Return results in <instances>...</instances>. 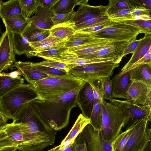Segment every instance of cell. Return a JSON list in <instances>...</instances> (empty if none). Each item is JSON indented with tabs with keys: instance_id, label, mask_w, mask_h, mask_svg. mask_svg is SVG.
I'll return each mask as SVG.
<instances>
[{
	"instance_id": "cell-1",
	"label": "cell",
	"mask_w": 151,
	"mask_h": 151,
	"mask_svg": "<svg viewBox=\"0 0 151 151\" xmlns=\"http://www.w3.org/2000/svg\"><path fill=\"white\" fill-rule=\"evenodd\" d=\"M81 88L52 99H36L30 103L46 124L54 130H60L68 125L71 110L78 106L77 95Z\"/></svg>"
},
{
	"instance_id": "cell-2",
	"label": "cell",
	"mask_w": 151,
	"mask_h": 151,
	"mask_svg": "<svg viewBox=\"0 0 151 151\" xmlns=\"http://www.w3.org/2000/svg\"><path fill=\"white\" fill-rule=\"evenodd\" d=\"M12 119L13 122L23 123L27 125L34 138L44 149L54 144L57 131L45 123L30 102L24 105Z\"/></svg>"
},
{
	"instance_id": "cell-3",
	"label": "cell",
	"mask_w": 151,
	"mask_h": 151,
	"mask_svg": "<svg viewBox=\"0 0 151 151\" xmlns=\"http://www.w3.org/2000/svg\"><path fill=\"white\" fill-rule=\"evenodd\" d=\"M86 82L77 78H66L48 77L32 85L39 100L52 99L82 87Z\"/></svg>"
},
{
	"instance_id": "cell-4",
	"label": "cell",
	"mask_w": 151,
	"mask_h": 151,
	"mask_svg": "<svg viewBox=\"0 0 151 151\" xmlns=\"http://www.w3.org/2000/svg\"><path fill=\"white\" fill-rule=\"evenodd\" d=\"M38 99L37 92L31 85L23 83L0 96V110L9 119H12L24 105Z\"/></svg>"
},
{
	"instance_id": "cell-5",
	"label": "cell",
	"mask_w": 151,
	"mask_h": 151,
	"mask_svg": "<svg viewBox=\"0 0 151 151\" xmlns=\"http://www.w3.org/2000/svg\"><path fill=\"white\" fill-rule=\"evenodd\" d=\"M102 124L101 131L103 140L112 143L124 127L126 118L121 109L110 102L102 103Z\"/></svg>"
},
{
	"instance_id": "cell-6",
	"label": "cell",
	"mask_w": 151,
	"mask_h": 151,
	"mask_svg": "<svg viewBox=\"0 0 151 151\" xmlns=\"http://www.w3.org/2000/svg\"><path fill=\"white\" fill-rule=\"evenodd\" d=\"M119 63L111 61L86 64L74 67L68 72L91 85L102 78L111 76Z\"/></svg>"
},
{
	"instance_id": "cell-7",
	"label": "cell",
	"mask_w": 151,
	"mask_h": 151,
	"mask_svg": "<svg viewBox=\"0 0 151 151\" xmlns=\"http://www.w3.org/2000/svg\"><path fill=\"white\" fill-rule=\"evenodd\" d=\"M89 33L95 38L125 41L136 40L143 32L137 27L122 22Z\"/></svg>"
},
{
	"instance_id": "cell-8",
	"label": "cell",
	"mask_w": 151,
	"mask_h": 151,
	"mask_svg": "<svg viewBox=\"0 0 151 151\" xmlns=\"http://www.w3.org/2000/svg\"><path fill=\"white\" fill-rule=\"evenodd\" d=\"M1 128L8 137L17 145L19 151H37L33 141L31 134L24 124L13 122Z\"/></svg>"
},
{
	"instance_id": "cell-9",
	"label": "cell",
	"mask_w": 151,
	"mask_h": 151,
	"mask_svg": "<svg viewBox=\"0 0 151 151\" xmlns=\"http://www.w3.org/2000/svg\"><path fill=\"white\" fill-rule=\"evenodd\" d=\"M151 117L146 116L135 124L132 132L120 151H142L151 140V129L148 128Z\"/></svg>"
},
{
	"instance_id": "cell-10",
	"label": "cell",
	"mask_w": 151,
	"mask_h": 151,
	"mask_svg": "<svg viewBox=\"0 0 151 151\" xmlns=\"http://www.w3.org/2000/svg\"><path fill=\"white\" fill-rule=\"evenodd\" d=\"M109 101V102L122 110L126 118L125 127L127 129L146 116L151 117V107L147 105H139L127 100H121L114 98Z\"/></svg>"
},
{
	"instance_id": "cell-11",
	"label": "cell",
	"mask_w": 151,
	"mask_h": 151,
	"mask_svg": "<svg viewBox=\"0 0 151 151\" xmlns=\"http://www.w3.org/2000/svg\"><path fill=\"white\" fill-rule=\"evenodd\" d=\"M5 27L6 30L0 37V73L12 69L15 62L12 33L8 27Z\"/></svg>"
},
{
	"instance_id": "cell-12",
	"label": "cell",
	"mask_w": 151,
	"mask_h": 151,
	"mask_svg": "<svg viewBox=\"0 0 151 151\" xmlns=\"http://www.w3.org/2000/svg\"><path fill=\"white\" fill-rule=\"evenodd\" d=\"M88 1L86 0L81 4L78 10L74 12L70 19L67 22L72 27L91 19L107 16L106 12V6H92L88 4Z\"/></svg>"
},
{
	"instance_id": "cell-13",
	"label": "cell",
	"mask_w": 151,
	"mask_h": 151,
	"mask_svg": "<svg viewBox=\"0 0 151 151\" xmlns=\"http://www.w3.org/2000/svg\"><path fill=\"white\" fill-rule=\"evenodd\" d=\"M80 134L86 141L88 151H112L111 143L104 142L100 132L95 129L89 124Z\"/></svg>"
},
{
	"instance_id": "cell-14",
	"label": "cell",
	"mask_w": 151,
	"mask_h": 151,
	"mask_svg": "<svg viewBox=\"0 0 151 151\" xmlns=\"http://www.w3.org/2000/svg\"><path fill=\"white\" fill-rule=\"evenodd\" d=\"M134 40L114 41L97 51L79 56L78 57L83 59H92L117 57L122 59L125 50Z\"/></svg>"
},
{
	"instance_id": "cell-15",
	"label": "cell",
	"mask_w": 151,
	"mask_h": 151,
	"mask_svg": "<svg viewBox=\"0 0 151 151\" xmlns=\"http://www.w3.org/2000/svg\"><path fill=\"white\" fill-rule=\"evenodd\" d=\"M77 101L81 114L89 119L94 102L92 88L90 84L86 82L79 89L77 95Z\"/></svg>"
},
{
	"instance_id": "cell-16",
	"label": "cell",
	"mask_w": 151,
	"mask_h": 151,
	"mask_svg": "<svg viewBox=\"0 0 151 151\" xmlns=\"http://www.w3.org/2000/svg\"><path fill=\"white\" fill-rule=\"evenodd\" d=\"M46 60H51L64 63L68 65V70L73 68L89 64L108 61V58L87 59L80 58L75 54L65 51L58 56L45 58Z\"/></svg>"
},
{
	"instance_id": "cell-17",
	"label": "cell",
	"mask_w": 151,
	"mask_h": 151,
	"mask_svg": "<svg viewBox=\"0 0 151 151\" xmlns=\"http://www.w3.org/2000/svg\"><path fill=\"white\" fill-rule=\"evenodd\" d=\"M13 67L20 70L22 75L31 85L38 81L49 77L36 68L32 62L15 61Z\"/></svg>"
},
{
	"instance_id": "cell-18",
	"label": "cell",
	"mask_w": 151,
	"mask_h": 151,
	"mask_svg": "<svg viewBox=\"0 0 151 151\" xmlns=\"http://www.w3.org/2000/svg\"><path fill=\"white\" fill-rule=\"evenodd\" d=\"M114 41H116L94 37L92 41L82 45L68 48V51L78 57L97 51Z\"/></svg>"
},
{
	"instance_id": "cell-19",
	"label": "cell",
	"mask_w": 151,
	"mask_h": 151,
	"mask_svg": "<svg viewBox=\"0 0 151 151\" xmlns=\"http://www.w3.org/2000/svg\"><path fill=\"white\" fill-rule=\"evenodd\" d=\"M53 14L51 10L39 6L35 15L28 19L27 24L35 27L50 30L53 26L51 19Z\"/></svg>"
},
{
	"instance_id": "cell-20",
	"label": "cell",
	"mask_w": 151,
	"mask_h": 151,
	"mask_svg": "<svg viewBox=\"0 0 151 151\" xmlns=\"http://www.w3.org/2000/svg\"><path fill=\"white\" fill-rule=\"evenodd\" d=\"M111 80L113 98L126 99V95L132 81L129 72L120 75L117 73Z\"/></svg>"
},
{
	"instance_id": "cell-21",
	"label": "cell",
	"mask_w": 151,
	"mask_h": 151,
	"mask_svg": "<svg viewBox=\"0 0 151 151\" xmlns=\"http://www.w3.org/2000/svg\"><path fill=\"white\" fill-rule=\"evenodd\" d=\"M149 87L141 82L132 81L127 93L126 100L139 105H146Z\"/></svg>"
},
{
	"instance_id": "cell-22",
	"label": "cell",
	"mask_w": 151,
	"mask_h": 151,
	"mask_svg": "<svg viewBox=\"0 0 151 151\" xmlns=\"http://www.w3.org/2000/svg\"><path fill=\"white\" fill-rule=\"evenodd\" d=\"M151 47V35H145L133 53L128 62L122 68L119 73L120 75L126 72L134 64L141 59L149 51Z\"/></svg>"
},
{
	"instance_id": "cell-23",
	"label": "cell",
	"mask_w": 151,
	"mask_h": 151,
	"mask_svg": "<svg viewBox=\"0 0 151 151\" xmlns=\"http://www.w3.org/2000/svg\"><path fill=\"white\" fill-rule=\"evenodd\" d=\"M90 122V119L84 117L81 114L78 117L73 127L61 144L55 146L61 148L70 145L73 142L77 136L81 132L84 127Z\"/></svg>"
},
{
	"instance_id": "cell-24",
	"label": "cell",
	"mask_w": 151,
	"mask_h": 151,
	"mask_svg": "<svg viewBox=\"0 0 151 151\" xmlns=\"http://www.w3.org/2000/svg\"><path fill=\"white\" fill-rule=\"evenodd\" d=\"M12 33L13 48L15 55L25 54L28 58L32 57L33 52L36 50L31 45L27 39L22 34Z\"/></svg>"
},
{
	"instance_id": "cell-25",
	"label": "cell",
	"mask_w": 151,
	"mask_h": 151,
	"mask_svg": "<svg viewBox=\"0 0 151 151\" xmlns=\"http://www.w3.org/2000/svg\"><path fill=\"white\" fill-rule=\"evenodd\" d=\"M128 72L132 81L141 82L151 87V64H141Z\"/></svg>"
},
{
	"instance_id": "cell-26",
	"label": "cell",
	"mask_w": 151,
	"mask_h": 151,
	"mask_svg": "<svg viewBox=\"0 0 151 151\" xmlns=\"http://www.w3.org/2000/svg\"><path fill=\"white\" fill-rule=\"evenodd\" d=\"M5 26L13 33L22 34L27 24L28 19L23 14L2 19Z\"/></svg>"
},
{
	"instance_id": "cell-27",
	"label": "cell",
	"mask_w": 151,
	"mask_h": 151,
	"mask_svg": "<svg viewBox=\"0 0 151 151\" xmlns=\"http://www.w3.org/2000/svg\"><path fill=\"white\" fill-rule=\"evenodd\" d=\"M68 40V38L60 39L50 35L40 42L29 43L36 51H41L53 47L64 46Z\"/></svg>"
},
{
	"instance_id": "cell-28",
	"label": "cell",
	"mask_w": 151,
	"mask_h": 151,
	"mask_svg": "<svg viewBox=\"0 0 151 151\" xmlns=\"http://www.w3.org/2000/svg\"><path fill=\"white\" fill-rule=\"evenodd\" d=\"M22 34L29 42H40L50 35V30L35 27L28 24Z\"/></svg>"
},
{
	"instance_id": "cell-29",
	"label": "cell",
	"mask_w": 151,
	"mask_h": 151,
	"mask_svg": "<svg viewBox=\"0 0 151 151\" xmlns=\"http://www.w3.org/2000/svg\"><path fill=\"white\" fill-rule=\"evenodd\" d=\"M23 14L19 0H10L2 2L0 9V17L2 19Z\"/></svg>"
},
{
	"instance_id": "cell-30",
	"label": "cell",
	"mask_w": 151,
	"mask_h": 151,
	"mask_svg": "<svg viewBox=\"0 0 151 151\" xmlns=\"http://www.w3.org/2000/svg\"><path fill=\"white\" fill-rule=\"evenodd\" d=\"M86 0H58L50 9L54 14H66L73 12L74 7Z\"/></svg>"
},
{
	"instance_id": "cell-31",
	"label": "cell",
	"mask_w": 151,
	"mask_h": 151,
	"mask_svg": "<svg viewBox=\"0 0 151 151\" xmlns=\"http://www.w3.org/2000/svg\"><path fill=\"white\" fill-rule=\"evenodd\" d=\"M68 38L64 46L68 48L83 44L92 41L94 37L89 33L76 32Z\"/></svg>"
},
{
	"instance_id": "cell-32",
	"label": "cell",
	"mask_w": 151,
	"mask_h": 151,
	"mask_svg": "<svg viewBox=\"0 0 151 151\" xmlns=\"http://www.w3.org/2000/svg\"><path fill=\"white\" fill-rule=\"evenodd\" d=\"M102 103L100 100L94 99L93 108L89 119V124L99 131H101L102 127Z\"/></svg>"
},
{
	"instance_id": "cell-33",
	"label": "cell",
	"mask_w": 151,
	"mask_h": 151,
	"mask_svg": "<svg viewBox=\"0 0 151 151\" xmlns=\"http://www.w3.org/2000/svg\"><path fill=\"white\" fill-rule=\"evenodd\" d=\"M50 31L51 35L62 39L67 38L76 32L71 25L67 22L53 25Z\"/></svg>"
},
{
	"instance_id": "cell-34",
	"label": "cell",
	"mask_w": 151,
	"mask_h": 151,
	"mask_svg": "<svg viewBox=\"0 0 151 151\" xmlns=\"http://www.w3.org/2000/svg\"><path fill=\"white\" fill-rule=\"evenodd\" d=\"M106 6V12L108 17L122 10L134 8L128 0H109Z\"/></svg>"
},
{
	"instance_id": "cell-35",
	"label": "cell",
	"mask_w": 151,
	"mask_h": 151,
	"mask_svg": "<svg viewBox=\"0 0 151 151\" xmlns=\"http://www.w3.org/2000/svg\"><path fill=\"white\" fill-rule=\"evenodd\" d=\"M33 65L38 70L49 77L66 78H76L70 73L65 70L39 65L36 63H33Z\"/></svg>"
},
{
	"instance_id": "cell-36",
	"label": "cell",
	"mask_w": 151,
	"mask_h": 151,
	"mask_svg": "<svg viewBox=\"0 0 151 151\" xmlns=\"http://www.w3.org/2000/svg\"><path fill=\"white\" fill-rule=\"evenodd\" d=\"M24 79L21 77L14 78L0 76V96L13 88L24 83Z\"/></svg>"
},
{
	"instance_id": "cell-37",
	"label": "cell",
	"mask_w": 151,
	"mask_h": 151,
	"mask_svg": "<svg viewBox=\"0 0 151 151\" xmlns=\"http://www.w3.org/2000/svg\"><path fill=\"white\" fill-rule=\"evenodd\" d=\"M138 122L132 125L125 131H122L113 141L111 143L112 151L121 150L131 135L135 124Z\"/></svg>"
},
{
	"instance_id": "cell-38",
	"label": "cell",
	"mask_w": 151,
	"mask_h": 151,
	"mask_svg": "<svg viewBox=\"0 0 151 151\" xmlns=\"http://www.w3.org/2000/svg\"><path fill=\"white\" fill-rule=\"evenodd\" d=\"M22 13L27 19L37 11L40 6V0H19Z\"/></svg>"
},
{
	"instance_id": "cell-39",
	"label": "cell",
	"mask_w": 151,
	"mask_h": 151,
	"mask_svg": "<svg viewBox=\"0 0 151 151\" xmlns=\"http://www.w3.org/2000/svg\"><path fill=\"white\" fill-rule=\"evenodd\" d=\"M68 50V48L63 46L53 47L41 51H35L33 53L32 57L36 56L43 58L54 57L67 51Z\"/></svg>"
},
{
	"instance_id": "cell-40",
	"label": "cell",
	"mask_w": 151,
	"mask_h": 151,
	"mask_svg": "<svg viewBox=\"0 0 151 151\" xmlns=\"http://www.w3.org/2000/svg\"><path fill=\"white\" fill-rule=\"evenodd\" d=\"M110 20L107 16L94 18L90 19L82 23L76 24L72 27L76 31L92 27L101 24Z\"/></svg>"
},
{
	"instance_id": "cell-41",
	"label": "cell",
	"mask_w": 151,
	"mask_h": 151,
	"mask_svg": "<svg viewBox=\"0 0 151 151\" xmlns=\"http://www.w3.org/2000/svg\"><path fill=\"white\" fill-rule=\"evenodd\" d=\"M110 76L101 78L100 81L104 99L109 100L113 98L111 94L112 83Z\"/></svg>"
},
{
	"instance_id": "cell-42",
	"label": "cell",
	"mask_w": 151,
	"mask_h": 151,
	"mask_svg": "<svg viewBox=\"0 0 151 151\" xmlns=\"http://www.w3.org/2000/svg\"><path fill=\"white\" fill-rule=\"evenodd\" d=\"M123 22L138 28L142 31L145 35H151V20L145 21L140 20L129 21Z\"/></svg>"
},
{
	"instance_id": "cell-43",
	"label": "cell",
	"mask_w": 151,
	"mask_h": 151,
	"mask_svg": "<svg viewBox=\"0 0 151 151\" xmlns=\"http://www.w3.org/2000/svg\"><path fill=\"white\" fill-rule=\"evenodd\" d=\"M38 65L50 68L68 71V65L66 64L51 60H46L36 63Z\"/></svg>"
},
{
	"instance_id": "cell-44",
	"label": "cell",
	"mask_w": 151,
	"mask_h": 151,
	"mask_svg": "<svg viewBox=\"0 0 151 151\" xmlns=\"http://www.w3.org/2000/svg\"><path fill=\"white\" fill-rule=\"evenodd\" d=\"M74 12L66 14H54L51 19L53 25L68 22L73 16Z\"/></svg>"
},
{
	"instance_id": "cell-45",
	"label": "cell",
	"mask_w": 151,
	"mask_h": 151,
	"mask_svg": "<svg viewBox=\"0 0 151 151\" xmlns=\"http://www.w3.org/2000/svg\"><path fill=\"white\" fill-rule=\"evenodd\" d=\"M119 22H114L111 19L95 26L83 29L76 31L79 32L90 33L100 30L102 29L115 24Z\"/></svg>"
},
{
	"instance_id": "cell-46",
	"label": "cell",
	"mask_w": 151,
	"mask_h": 151,
	"mask_svg": "<svg viewBox=\"0 0 151 151\" xmlns=\"http://www.w3.org/2000/svg\"><path fill=\"white\" fill-rule=\"evenodd\" d=\"M92 87L94 99L103 103L105 101L103 97L101 84L99 80L96 81L91 85Z\"/></svg>"
},
{
	"instance_id": "cell-47",
	"label": "cell",
	"mask_w": 151,
	"mask_h": 151,
	"mask_svg": "<svg viewBox=\"0 0 151 151\" xmlns=\"http://www.w3.org/2000/svg\"><path fill=\"white\" fill-rule=\"evenodd\" d=\"M143 63L151 64V47H150L149 51L145 55L131 66L126 72H128L138 65Z\"/></svg>"
},
{
	"instance_id": "cell-48",
	"label": "cell",
	"mask_w": 151,
	"mask_h": 151,
	"mask_svg": "<svg viewBox=\"0 0 151 151\" xmlns=\"http://www.w3.org/2000/svg\"><path fill=\"white\" fill-rule=\"evenodd\" d=\"M0 145L17 147V145L8 137L6 132L1 128L0 130Z\"/></svg>"
},
{
	"instance_id": "cell-49",
	"label": "cell",
	"mask_w": 151,
	"mask_h": 151,
	"mask_svg": "<svg viewBox=\"0 0 151 151\" xmlns=\"http://www.w3.org/2000/svg\"><path fill=\"white\" fill-rule=\"evenodd\" d=\"M75 141L76 145V151H88L86 141L80 133L77 136Z\"/></svg>"
},
{
	"instance_id": "cell-50",
	"label": "cell",
	"mask_w": 151,
	"mask_h": 151,
	"mask_svg": "<svg viewBox=\"0 0 151 151\" xmlns=\"http://www.w3.org/2000/svg\"><path fill=\"white\" fill-rule=\"evenodd\" d=\"M151 10L142 7H135L132 9L130 13V15L132 17L135 16L147 15L151 16Z\"/></svg>"
},
{
	"instance_id": "cell-51",
	"label": "cell",
	"mask_w": 151,
	"mask_h": 151,
	"mask_svg": "<svg viewBox=\"0 0 151 151\" xmlns=\"http://www.w3.org/2000/svg\"><path fill=\"white\" fill-rule=\"evenodd\" d=\"M132 5L135 8L138 7H142L151 10V0H129Z\"/></svg>"
},
{
	"instance_id": "cell-52",
	"label": "cell",
	"mask_w": 151,
	"mask_h": 151,
	"mask_svg": "<svg viewBox=\"0 0 151 151\" xmlns=\"http://www.w3.org/2000/svg\"><path fill=\"white\" fill-rule=\"evenodd\" d=\"M142 40V38L139 40L136 39L131 42L125 50L123 54V57L129 53H133Z\"/></svg>"
},
{
	"instance_id": "cell-53",
	"label": "cell",
	"mask_w": 151,
	"mask_h": 151,
	"mask_svg": "<svg viewBox=\"0 0 151 151\" xmlns=\"http://www.w3.org/2000/svg\"><path fill=\"white\" fill-rule=\"evenodd\" d=\"M47 151H76V145L75 140L73 142L67 146L61 148H58L54 147Z\"/></svg>"
},
{
	"instance_id": "cell-54",
	"label": "cell",
	"mask_w": 151,
	"mask_h": 151,
	"mask_svg": "<svg viewBox=\"0 0 151 151\" xmlns=\"http://www.w3.org/2000/svg\"><path fill=\"white\" fill-rule=\"evenodd\" d=\"M58 0H40V6L48 9L54 5Z\"/></svg>"
},
{
	"instance_id": "cell-55",
	"label": "cell",
	"mask_w": 151,
	"mask_h": 151,
	"mask_svg": "<svg viewBox=\"0 0 151 151\" xmlns=\"http://www.w3.org/2000/svg\"><path fill=\"white\" fill-rule=\"evenodd\" d=\"M22 75V73L21 71L18 70L9 73L2 72L0 73V76H7L14 78L21 77L20 76Z\"/></svg>"
},
{
	"instance_id": "cell-56",
	"label": "cell",
	"mask_w": 151,
	"mask_h": 151,
	"mask_svg": "<svg viewBox=\"0 0 151 151\" xmlns=\"http://www.w3.org/2000/svg\"><path fill=\"white\" fill-rule=\"evenodd\" d=\"M9 119L5 116L0 110V130L7 124Z\"/></svg>"
},
{
	"instance_id": "cell-57",
	"label": "cell",
	"mask_w": 151,
	"mask_h": 151,
	"mask_svg": "<svg viewBox=\"0 0 151 151\" xmlns=\"http://www.w3.org/2000/svg\"><path fill=\"white\" fill-rule=\"evenodd\" d=\"M146 105L151 107V87H149L147 96Z\"/></svg>"
},
{
	"instance_id": "cell-58",
	"label": "cell",
	"mask_w": 151,
	"mask_h": 151,
	"mask_svg": "<svg viewBox=\"0 0 151 151\" xmlns=\"http://www.w3.org/2000/svg\"><path fill=\"white\" fill-rule=\"evenodd\" d=\"M17 148L16 146H10L4 147L0 149V151H16Z\"/></svg>"
},
{
	"instance_id": "cell-59",
	"label": "cell",
	"mask_w": 151,
	"mask_h": 151,
	"mask_svg": "<svg viewBox=\"0 0 151 151\" xmlns=\"http://www.w3.org/2000/svg\"><path fill=\"white\" fill-rule=\"evenodd\" d=\"M142 151H151V140L148 142Z\"/></svg>"
},
{
	"instance_id": "cell-60",
	"label": "cell",
	"mask_w": 151,
	"mask_h": 151,
	"mask_svg": "<svg viewBox=\"0 0 151 151\" xmlns=\"http://www.w3.org/2000/svg\"><path fill=\"white\" fill-rule=\"evenodd\" d=\"M2 2H3V1L2 0H0V9L1 4ZM0 33L1 34H2V32L1 31V29L0 23Z\"/></svg>"
},
{
	"instance_id": "cell-61",
	"label": "cell",
	"mask_w": 151,
	"mask_h": 151,
	"mask_svg": "<svg viewBox=\"0 0 151 151\" xmlns=\"http://www.w3.org/2000/svg\"><path fill=\"white\" fill-rule=\"evenodd\" d=\"M8 147V146H4L0 145V149L4 148L5 147Z\"/></svg>"
}]
</instances>
